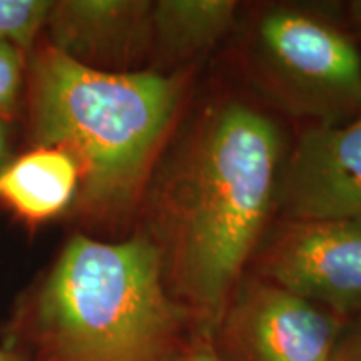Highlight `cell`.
Returning <instances> with one entry per match:
<instances>
[{
    "mask_svg": "<svg viewBox=\"0 0 361 361\" xmlns=\"http://www.w3.org/2000/svg\"><path fill=\"white\" fill-rule=\"evenodd\" d=\"M149 179L142 231L200 333L213 338L276 197L281 135L263 112L226 102Z\"/></svg>",
    "mask_w": 361,
    "mask_h": 361,
    "instance_id": "1",
    "label": "cell"
},
{
    "mask_svg": "<svg viewBox=\"0 0 361 361\" xmlns=\"http://www.w3.org/2000/svg\"><path fill=\"white\" fill-rule=\"evenodd\" d=\"M191 324L142 231L78 234L17 300L2 346L22 361H180Z\"/></svg>",
    "mask_w": 361,
    "mask_h": 361,
    "instance_id": "2",
    "label": "cell"
},
{
    "mask_svg": "<svg viewBox=\"0 0 361 361\" xmlns=\"http://www.w3.org/2000/svg\"><path fill=\"white\" fill-rule=\"evenodd\" d=\"M183 92L180 75L90 69L40 40L27 61L29 146L75 161L82 218L119 223L142 201Z\"/></svg>",
    "mask_w": 361,
    "mask_h": 361,
    "instance_id": "3",
    "label": "cell"
},
{
    "mask_svg": "<svg viewBox=\"0 0 361 361\" xmlns=\"http://www.w3.org/2000/svg\"><path fill=\"white\" fill-rule=\"evenodd\" d=\"M255 61L276 101L319 124L361 112V56L348 35L318 17L276 8L261 17Z\"/></svg>",
    "mask_w": 361,
    "mask_h": 361,
    "instance_id": "4",
    "label": "cell"
},
{
    "mask_svg": "<svg viewBox=\"0 0 361 361\" xmlns=\"http://www.w3.org/2000/svg\"><path fill=\"white\" fill-rule=\"evenodd\" d=\"M346 319L268 279L238 284L218 329L221 361H329Z\"/></svg>",
    "mask_w": 361,
    "mask_h": 361,
    "instance_id": "5",
    "label": "cell"
},
{
    "mask_svg": "<svg viewBox=\"0 0 361 361\" xmlns=\"http://www.w3.org/2000/svg\"><path fill=\"white\" fill-rule=\"evenodd\" d=\"M263 271L343 319L361 314V218L291 221L266 251Z\"/></svg>",
    "mask_w": 361,
    "mask_h": 361,
    "instance_id": "6",
    "label": "cell"
},
{
    "mask_svg": "<svg viewBox=\"0 0 361 361\" xmlns=\"http://www.w3.org/2000/svg\"><path fill=\"white\" fill-rule=\"evenodd\" d=\"M276 197L291 221L361 218V112L301 135L279 173Z\"/></svg>",
    "mask_w": 361,
    "mask_h": 361,
    "instance_id": "7",
    "label": "cell"
},
{
    "mask_svg": "<svg viewBox=\"0 0 361 361\" xmlns=\"http://www.w3.org/2000/svg\"><path fill=\"white\" fill-rule=\"evenodd\" d=\"M42 40L90 69L129 72L152 44V2L59 0L52 2Z\"/></svg>",
    "mask_w": 361,
    "mask_h": 361,
    "instance_id": "8",
    "label": "cell"
},
{
    "mask_svg": "<svg viewBox=\"0 0 361 361\" xmlns=\"http://www.w3.org/2000/svg\"><path fill=\"white\" fill-rule=\"evenodd\" d=\"M78 164L56 147H30L0 169V204L25 223L51 221L74 206Z\"/></svg>",
    "mask_w": 361,
    "mask_h": 361,
    "instance_id": "9",
    "label": "cell"
},
{
    "mask_svg": "<svg viewBox=\"0 0 361 361\" xmlns=\"http://www.w3.org/2000/svg\"><path fill=\"white\" fill-rule=\"evenodd\" d=\"M234 0L152 2V44L173 57H189L214 45L231 29Z\"/></svg>",
    "mask_w": 361,
    "mask_h": 361,
    "instance_id": "10",
    "label": "cell"
},
{
    "mask_svg": "<svg viewBox=\"0 0 361 361\" xmlns=\"http://www.w3.org/2000/svg\"><path fill=\"white\" fill-rule=\"evenodd\" d=\"M51 0H0V40L30 54L42 40Z\"/></svg>",
    "mask_w": 361,
    "mask_h": 361,
    "instance_id": "11",
    "label": "cell"
},
{
    "mask_svg": "<svg viewBox=\"0 0 361 361\" xmlns=\"http://www.w3.org/2000/svg\"><path fill=\"white\" fill-rule=\"evenodd\" d=\"M29 54L0 40V119L12 123L24 106Z\"/></svg>",
    "mask_w": 361,
    "mask_h": 361,
    "instance_id": "12",
    "label": "cell"
},
{
    "mask_svg": "<svg viewBox=\"0 0 361 361\" xmlns=\"http://www.w3.org/2000/svg\"><path fill=\"white\" fill-rule=\"evenodd\" d=\"M329 361H361V314L346 319Z\"/></svg>",
    "mask_w": 361,
    "mask_h": 361,
    "instance_id": "13",
    "label": "cell"
},
{
    "mask_svg": "<svg viewBox=\"0 0 361 361\" xmlns=\"http://www.w3.org/2000/svg\"><path fill=\"white\" fill-rule=\"evenodd\" d=\"M180 361H221V358L214 348L213 338L200 335L191 343Z\"/></svg>",
    "mask_w": 361,
    "mask_h": 361,
    "instance_id": "14",
    "label": "cell"
},
{
    "mask_svg": "<svg viewBox=\"0 0 361 361\" xmlns=\"http://www.w3.org/2000/svg\"><path fill=\"white\" fill-rule=\"evenodd\" d=\"M11 159V123L0 119V169Z\"/></svg>",
    "mask_w": 361,
    "mask_h": 361,
    "instance_id": "15",
    "label": "cell"
},
{
    "mask_svg": "<svg viewBox=\"0 0 361 361\" xmlns=\"http://www.w3.org/2000/svg\"><path fill=\"white\" fill-rule=\"evenodd\" d=\"M350 13L355 24L361 29V0H355L350 4Z\"/></svg>",
    "mask_w": 361,
    "mask_h": 361,
    "instance_id": "16",
    "label": "cell"
},
{
    "mask_svg": "<svg viewBox=\"0 0 361 361\" xmlns=\"http://www.w3.org/2000/svg\"><path fill=\"white\" fill-rule=\"evenodd\" d=\"M0 361H22L19 356H16L12 353V351H8L7 348H4L2 345H0Z\"/></svg>",
    "mask_w": 361,
    "mask_h": 361,
    "instance_id": "17",
    "label": "cell"
}]
</instances>
